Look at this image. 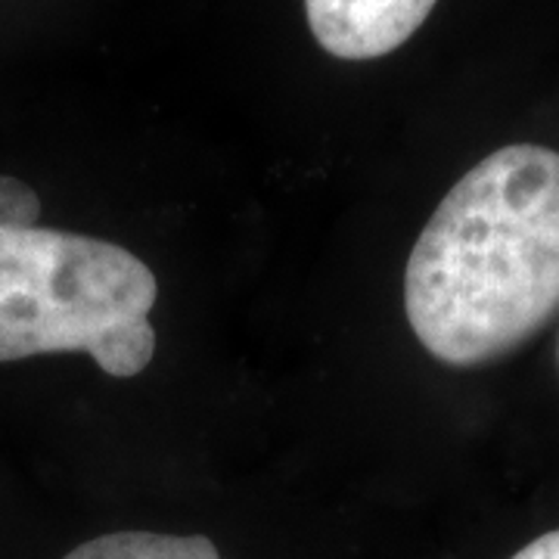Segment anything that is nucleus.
Returning <instances> with one entry per match:
<instances>
[{"mask_svg":"<svg viewBox=\"0 0 559 559\" xmlns=\"http://www.w3.org/2000/svg\"><path fill=\"white\" fill-rule=\"evenodd\" d=\"M419 345L448 367L507 358L559 311V153L513 143L439 202L404 271Z\"/></svg>","mask_w":559,"mask_h":559,"instance_id":"1","label":"nucleus"},{"mask_svg":"<svg viewBox=\"0 0 559 559\" xmlns=\"http://www.w3.org/2000/svg\"><path fill=\"white\" fill-rule=\"evenodd\" d=\"M156 299L150 264L116 242L0 227V364L81 352L106 377H138L156 355Z\"/></svg>","mask_w":559,"mask_h":559,"instance_id":"2","label":"nucleus"},{"mask_svg":"<svg viewBox=\"0 0 559 559\" xmlns=\"http://www.w3.org/2000/svg\"><path fill=\"white\" fill-rule=\"evenodd\" d=\"M439 0H305L311 35L336 60H380L417 35Z\"/></svg>","mask_w":559,"mask_h":559,"instance_id":"3","label":"nucleus"},{"mask_svg":"<svg viewBox=\"0 0 559 559\" xmlns=\"http://www.w3.org/2000/svg\"><path fill=\"white\" fill-rule=\"evenodd\" d=\"M62 559H221V554L202 535L112 532L81 544Z\"/></svg>","mask_w":559,"mask_h":559,"instance_id":"4","label":"nucleus"},{"mask_svg":"<svg viewBox=\"0 0 559 559\" xmlns=\"http://www.w3.org/2000/svg\"><path fill=\"white\" fill-rule=\"evenodd\" d=\"M40 200L38 193L20 178L0 175V227H38Z\"/></svg>","mask_w":559,"mask_h":559,"instance_id":"5","label":"nucleus"},{"mask_svg":"<svg viewBox=\"0 0 559 559\" xmlns=\"http://www.w3.org/2000/svg\"><path fill=\"white\" fill-rule=\"evenodd\" d=\"M513 559H559V528L535 538L528 547H522Z\"/></svg>","mask_w":559,"mask_h":559,"instance_id":"6","label":"nucleus"}]
</instances>
